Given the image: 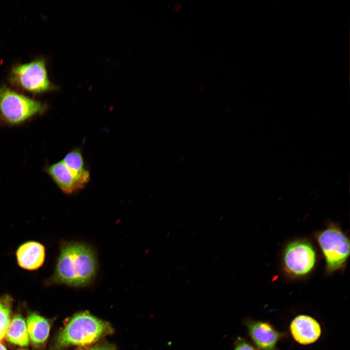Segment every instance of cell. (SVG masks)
Segmentation results:
<instances>
[{
  "instance_id": "obj_7",
  "label": "cell",
  "mask_w": 350,
  "mask_h": 350,
  "mask_svg": "<svg viewBox=\"0 0 350 350\" xmlns=\"http://www.w3.org/2000/svg\"><path fill=\"white\" fill-rule=\"evenodd\" d=\"M246 326L249 336L256 346L261 350H276L282 334L269 323L248 320Z\"/></svg>"
},
{
  "instance_id": "obj_12",
  "label": "cell",
  "mask_w": 350,
  "mask_h": 350,
  "mask_svg": "<svg viewBox=\"0 0 350 350\" xmlns=\"http://www.w3.org/2000/svg\"><path fill=\"white\" fill-rule=\"evenodd\" d=\"M62 161L74 176L86 186L89 180L90 175L85 169L81 151L78 149L71 150L65 156Z\"/></svg>"
},
{
  "instance_id": "obj_8",
  "label": "cell",
  "mask_w": 350,
  "mask_h": 350,
  "mask_svg": "<svg viewBox=\"0 0 350 350\" xmlns=\"http://www.w3.org/2000/svg\"><path fill=\"white\" fill-rule=\"evenodd\" d=\"M294 340L302 345H309L316 341L321 334L319 323L314 318L306 315H299L290 326Z\"/></svg>"
},
{
  "instance_id": "obj_11",
  "label": "cell",
  "mask_w": 350,
  "mask_h": 350,
  "mask_svg": "<svg viewBox=\"0 0 350 350\" xmlns=\"http://www.w3.org/2000/svg\"><path fill=\"white\" fill-rule=\"evenodd\" d=\"M27 329L29 338L34 344L43 343L47 339L50 332L49 322L43 317L36 314L29 315Z\"/></svg>"
},
{
  "instance_id": "obj_20",
  "label": "cell",
  "mask_w": 350,
  "mask_h": 350,
  "mask_svg": "<svg viewBox=\"0 0 350 350\" xmlns=\"http://www.w3.org/2000/svg\"><path fill=\"white\" fill-rule=\"evenodd\" d=\"M204 86H202L201 87H200L199 90L202 91L204 89Z\"/></svg>"
},
{
  "instance_id": "obj_5",
  "label": "cell",
  "mask_w": 350,
  "mask_h": 350,
  "mask_svg": "<svg viewBox=\"0 0 350 350\" xmlns=\"http://www.w3.org/2000/svg\"><path fill=\"white\" fill-rule=\"evenodd\" d=\"M316 239L323 253L328 272L344 267L350 255V241L336 226H330L317 234Z\"/></svg>"
},
{
  "instance_id": "obj_3",
  "label": "cell",
  "mask_w": 350,
  "mask_h": 350,
  "mask_svg": "<svg viewBox=\"0 0 350 350\" xmlns=\"http://www.w3.org/2000/svg\"><path fill=\"white\" fill-rule=\"evenodd\" d=\"M44 103L31 98L6 86H0V118L10 125L21 123L43 113Z\"/></svg>"
},
{
  "instance_id": "obj_19",
  "label": "cell",
  "mask_w": 350,
  "mask_h": 350,
  "mask_svg": "<svg viewBox=\"0 0 350 350\" xmlns=\"http://www.w3.org/2000/svg\"><path fill=\"white\" fill-rule=\"evenodd\" d=\"M0 350H7L5 346L0 342Z\"/></svg>"
},
{
  "instance_id": "obj_1",
  "label": "cell",
  "mask_w": 350,
  "mask_h": 350,
  "mask_svg": "<svg viewBox=\"0 0 350 350\" xmlns=\"http://www.w3.org/2000/svg\"><path fill=\"white\" fill-rule=\"evenodd\" d=\"M97 268L96 253L89 245L63 241L54 272L47 282L72 287L85 286L94 279Z\"/></svg>"
},
{
  "instance_id": "obj_13",
  "label": "cell",
  "mask_w": 350,
  "mask_h": 350,
  "mask_svg": "<svg viewBox=\"0 0 350 350\" xmlns=\"http://www.w3.org/2000/svg\"><path fill=\"white\" fill-rule=\"evenodd\" d=\"M4 337L8 341L18 345L26 346L29 344L27 326L21 315H15L10 321Z\"/></svg>"
},
{
  "instance_id": "obj_2",
  "label": "cell",
  "mask_w": 350,
  "mask_h": 350,
  "mask_svg": "<svg viewBox=\"0 0 350 350\" xmlns=\"http://www.w3.org/2000/svg\"><path fill=\"white\" fill-rule=\"evenodd\" d=\"M109 323L87 313L74 315L56 337V350L71 346H87L112 333Z\"/></svg>"
},
{
  "instance_id": "obj_10",
  "label": "cell",
  "mask_w": 350,
  "mask_h": 350,
  "mask_svg": "<svg viewBox=\"0 0 350 350\" xmlns=\"http://www.w3.org/2000/svg\"><path fill=\"white\" fill-rule=\"evenodd\" d=\"M47 172L65 194H72L85 187L74 176L62 160L49 166Z\"/></svg>"
},
{
  "instance_id": "obj_4",
  "label": "cell",
  "mask_w": 350,
  "mask_h": 350,
  "mask_svg": "<svg viewBox=\"0 0 350 350\" xmlns=\"http://www.w3.org/2000/svg\"><path fill=\"white\" fill-rule=\"evenodd\" d=\"M9 79L13 85L34 94L57 88L49 78L46 62L43 58L13 67Z\"/></svg>"
},
{
  "instance_id": "obj_16",
  "label": "cell",
  "mask_w": 350,
  "mask_h": 350,
  "mask_svg": "<svg viewBox=\"0 0 350 350\" xmlns=\"http://www.w3.org/2000/svg\"><path fill=\"white\" fill-rule=\"evenodd\" d=\"M85 350H116V349L112 344L102 342Z\"/></svg>"
},
{
  "instance_id": "obj_14",
  "label": "cell",
  "mask_w": 350,
  "mask_h": 350,
  "mask_svg": "<svg viewBox=\"0 0 350 350\" xmlns=\"http://www.w3.org/2000/svg\"><path fill=\"white\" fill-rule=\"evenodd\" d=\"M8 297L0 299V330L6 332L10 322V310Z\"/></svg>"
},
{
  "instance_id": "obj_17",
  "label": "cell",
  "mask_w": 350,
  "mask_h": 350,
  "mask_svg": "<svg viewBox=\"0 0 350 350\" xmlns=\"http://www.w3.org/2000/svg\"><path fill=\"white\" fill-rule=\"evenodd\" d=\"M181 4H177L175 5V6L173 7L174 12H175V13L178 12L180 11V10L181 9Z\"/></svg>"
},
{
  "instance_id": "obj_15",
  "label": "cell",
  "mask_w": 350,
  "mask_h": 350,
  "mask_svg": "<svg viewBox=\"0 0 350 350\" xmlns=\"http://www.w3.org/2000/svg\"><path fill=\"white\" fill-rule=\"evenodd\" d=\"M234 350H257L253 345L244 338L238 337L236 340Z\"/></svg>"
},
{
  "instance_id": "obj_9",
  "label": "cell",
  "mask_w": 350,
  "mask_h": 350,
  "mask_svg": "<svg viewBox=\"0 0 350 350\" xmlns=\"http://www.w3.org/2000/svg\"><path fill=\"white\" fill-rule=\"evenodd\" d=\"M16 258L18 266L24 269L33 271L41 267L45 259V248L39 242H26L18 248Z\"/></svg>"
},
{
  "instance_id": "obj_6",
  "label": "cell",
  "mask_w": 350,
  "mask_h": 350,
  "mask_svg": "<svg viewBox=\"0 0 350 350\" xmlns=\"http://www.w3.org/2000/svg\"><path fill=\"white\" fill-rule=\"evenodd\" d=\"M316 254L312 245L308 241L297 240L289 243L283 254V265L286 271L295 276H302L314 267Z\"/></svg>"
},
{
  "instance_id": "obj_18",
  "label": "cell",
  "mask_w": 350,
  "mask_h": 350,
  "mask_svg": "<svg viewBox=\"0 0 350 350\" xmlns=\"http://www.w3.org/2000/svg\"><path fill=\"white\" fill-rule=\"evenodd\" d=\"M5 332L4 331H1L0 330V340L2 339L5 336Z\"/></svg>"
}]
</instances>
